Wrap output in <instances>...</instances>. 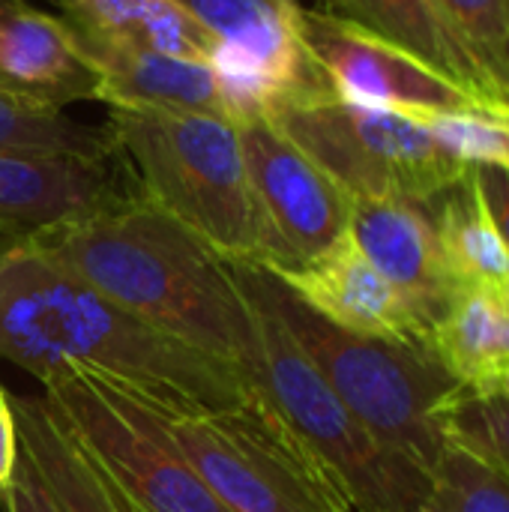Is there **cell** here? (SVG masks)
<instances>
[{"label":"cell","mask_w":509,"mask_h":512,"mask_svg":"<svg viewBox=\"0 0 509 512\" xmlns=\"http://www.w3.org/2000/svg\"><path fill=\"white\" fill-rule=\"evenodd\" d=\"M432 213L453 279L462 288L509 291V246L486 207L474 165L432 204Z\"/></svg>","instance_id":"21"},{"label":"cell","mask_w":509,"mask_h":512,"mask_svg":"<svg viewBox=\"0 0 509 512\" xmlns=\"http://www.w3.org/2000/svg\"><path fill=\"white\" fill-rule=\"evenodd\" d=\"M150 411L228 512H354L270 399L228 411Z\"/></svg>","instance_id":"5"},{"label":"cell","mask_w":509,"mask_h":512,"mask_svg":"<svg viewBox=\"0 0 509 512\" xmlns=\"http://www.w3.org/2000/svg\"><path fill=\"white\" fill-rule=\"evenodd\" d=\"M336 12L360 27L378 33L390 45L414 54L429 69L441 72L462 90H468L480 105L495 99L492 84L474 63V57L462 48V42L450 33L429 0H327Z\"/></svg>","instance_id":"19"},{"label":"cell","mask_w":509,"mask_h":512,"mask_svg":"<svg viewBox=\"0 0 509 512\" xmlns=\"http://www.w3.org/2000/svg\"><path fill=\"white\" fill-rule=\"evenodd\" d=\"M255 204L267 231V270H294L348 234L354 198L264 114L240 123Z\"/></svg>","instance_id":"9"},{"label":"cell","mask_w":509,"mask_h":512,"mask_svg":"<svg viewBox=\"0 0 509 512\" xmlns=\"http://www.w3.org/2000/svg\"><path fill=\"white\" fill-rule=\"evenodd\" d=\"M303 45L327 78L330 90L348 102L405 114H432L480 105L468 90L390 45L378 33L327 9L300 12Z\"/></svg>","instance_id":"11"},{"label":"cell","mask_w":509,"mask_h":512,"mask_svg":"<svg viewBox=\"0 0 509 512\" xmlns=\"http://www.w3.org/2000/svg\"><path fill=\"white\" fill-rule=\"evenodd\" d=\"M429 348L468 396L509 393V291L459 288Z\"/></svg>","instance_id":"17"},{"label":"cell","mask_w":509,"mask_h":512,"mask_svg":"<svg viewBox=\"0 0 509 512\" xmlns=\"http://www.w3.org/2000/svg\"><path fill=\"white\" fill-rule=\"evenodd\" d=\"M0 360L33 378L90 372L156 411L267 399L240 369L117 306L27 240L0 249Z\"/></svg>","instance_id":"1"},{"label":"cell","mask_w":509,"mask_h":512,"mask_svg":"<svg viewBox=\"0 0 509 512\" xmlns=\"http://www.w3.org/2000/svg\"><path fill=\"white\" fill-rule=\"evenodd\" d=\"M3 501H6V512H57L21 444H18V459H15L12 477L3 489Z\"/></svg>","instance_id":"26"},{"label":"cell","mask_w":509,"mask_h":512,"mask_svg":"<svg viewBox=\"0 0 509 512\" xmlns=\"http://www.w3.org/2000/svg\"><path fill=\"white\" fill-rule=\"evenodd\" d=\"M237 264L366 432L429 477L450 444L438 414L462 393L432 348L348 333L312 312L267 267Z\"/></svg>","instance_id":"3"},{"label":"cell","mask_w":509,"mask_h":512,"mask_svg":"<svg viewBox=\"0 0 509 512\" xmlns=\"http://www.w3.org/2000/svg\"><path fill=\"white\" fill-rule=\"evenodd\" d=\"M480 192L486 198V207L509 246V171L507 168H495V165H474Z\"/></svg>","instance_id":"27"},{"label":"cell","mask_w":509,"mask_h":512,"mask_svg":"<svg viewBox=\"0 0 509 512\" xmlns=\"http://www.w3.org/2000/svg\"><path fill=\"white\" fill-rule=\"evenodd\" d=\"M222 51V72L261 114L276 102L333 93L303 45L300 0H174Z\"/></svg>","instance_id":"10"},{"label":"cell","mask_w":509,"mask_h":512,"mask_svg":"<svg viewBox=\"0 0 509 512\" xmlns=\"http://www.w3.org/2000/svg\"><path fill=\"white\" fill-rule=\"evenodd\" d=\"M420 512H509V477L480 456L447 444L429 474Z\"/></svg>","instance_id":"23"},{"label":"cell","mask_w":509,"mask_h":512,"mask_svg":"<svg viewBox=\"0 0 509 512\" xmlns=\"http://www.w3.org/2000/svg\"><path fill=\"white\" fill-rule=\"evenodd\" d=\"M348 234L432 336L462 288L447 267L432 207L405 198H354Z\"/></svg>","instance_id":"14"},{"label":"cell","mask_w":509,"mask_h":512,"mask_svg":"<svg viewBox=\"0 0 509 512\" xmlns=\"http://www.w3.org/2000/svg\"><path fill=\"white\" fill-rule=\"evenodd\" d=\"M15 459H18V432H15L12 396H6V390L0 387V492L12 477Z\"/></svg>","instance_id":"28"},{"label":"cell","mask_w":509,"mask_h":512,"mask_svg":"<svg viewBox=\"0 0 509 512\" xmlns=\"http://www.w3.org/2000/svg\"><path fill=\"white\" fill-rule=\"evenodd\" d=\"M495 102H498V99H495ZM498 105H504V102H498ZM504 108H507V105H504ZM507 111H509V108H507Z\"/></svg>","instance_id":"30"},{"label":"cell","mask_w":509,"mask_h":512,"mask_svg":"<svg viewBox=\"0 0 509 512\" xmlns=\"http://www.w3.org/2000/svg\"><path fill=\"white\" fill-rule=\"evenodd\" d=\"M75 30V27H72ZM78 33V30H75ZM81 51L99 75V102L111 108H162L243 123L261 108L216 63L153 48L81 36Z\"/></svg>","instance_id":"12"},{"label":"cell","mask_w":509,"mask_h":512,"mask_svg":"<svg viewBox=\"0 0 509 512\" xmlns=\"http://www.w3.org/2000/svg\"><path fill=\"white\" fill-rule=\"evenodd\" d=\"M450 444L480 456L509 477V393L468 396L456 393L438 414Z\"/></svg>","instance_id":"25"},{"label":"cell","mask_w":509,"mask_h":512,"mask_svg":"<svg viewBox=\"0 0 509 512\" xmlns=\"http://www.w3.org/2000/svg\"><path fill=\"white\" fill-rule=\"evenodd\" d=\"M141 195L117 153L108 162L0 150V249Z\"/></svg>","instance_id":"13"},{"label":"cell","mask_w":509,"mask_h":512,"mask_svg":"<svg viewBox=\"0 0 509 512\" xmlns=\"http://www.w3.org/2000/svg\"><path fill=\"white\" fill-rule=\"evenodd\" d=\"M12 414L18 444L30 456L57 512H132L120 489L42 396H15Z\"/></svg>","instance_id":"18"},{"label":"cell","mask_w":509,"mask_h":512,"mask_svg":"<svg viewBox=\"0 0 509 512\" xmlns=\"http://www.w3.org/2000/svg\"><path fill=\"white\" fill-rule=\"evenodd\" d=\"M0 93L30 108L63 111L99 102V75L69 21L27 0H0Z\"/></svg>","instance_id":"16"},{"label":"cell","mask_w":509,"mask_h":512,"mask_svg":"<svg viewBox=\"0 0 509 512\" xmlns=\"http://www.w3.org/2000/svg\"><path fill=\"white\" fill-rule=\"evenodd\" d=\"M507 60H509V57H507ZM504 90H507V87H504Z\"/></svg>","instance_id":"31"},{"label":"cell","mask_w":509,"mask_h":512,"mask_svg":"<svg viewBox=\"0 0 509 512\" xmlns=\"http://www.w3.org/2000/svg\"><path fill=\"white\" fill-rule=\"evenodd\" d=\"M270 273L312 312L348 333L429 348V330L423 321L357 249L351 234L339 237L327 252L294 270Z\"/></svg>","instance_id":"15"},{"label":"cell","mask_w":509,"mask_h":512,"mask_svg":"<svg viewBox=\"0 0 509 512\" xmlns=\"http://www.w3.org/2000/svg\"><path fill=\"white\" fill-rule=\"evenodd\" d=\"M48 408L72 429L132 512H228L147 405L75 369L39 378Z\"/></svg>","instance_id":"8"},{"label":"cell","mask_w":509,"mask_h":512,"mask_svg":"<svg viewBox=\"0 0 509 512\" xmlns=\"http://www.w3.org/2000/svg\"><path fill=\"white\" fill-rule=\"evenodd\" d=\"M108 132L138 192L228 261L264 264L267 231L240 123L162 108H111Z\"/></svg>","instance_id":"4"},{"label":"cell","mask_w":509,"mask_h":512,"mask_svg":"<svg viewBox=\"0 0 509 512\" xmlns=\"http://www.w3.org/2000/svg\"><path fill=\"white\" fill-rule=\"evenodd\" d=\"M234 264L237 282L255 306L261 339V384L267 399L300 435V441L333 474L354 512H420L429 477L381 447L366 426L342 405L315 363L288 333L273 306Z\"/></svg>","instance_id":"6"},{"label":"cell","mask_w":509,"mask_h":512,"mask_svg":"<svg viewBox=\"0 0 509 512\" xmlns=\"http://www.w3.org/2000/svg\"><path fill=\"white\" fill-rule=\"evenodd\" d=\"M474 57L495 96L509 87V0H429Z\"/></svg>","instance_id":"24"},{"label":"cell","mask_w":509,"mask_h":512,"mask_svg":"<svg viewBox=\"0 0 509 512\" xmlns=\"http://www.w3.org/2000/svg\"><path fill=\"white\" fill-rule=\"evenodd\" d=\"M495 99H498V102H504V105L509 108V87H507V90H501V93H498Z\"/></svg>","instance_id":"29"},{"label":"cell","mask_w":509,"mask_h":512,"mask_svg":"<svg viewBox=\"0 0 509 512\" xmlns=\"http://www.w3.org/2000/svg\"><path fill=\"white\" fill-rule=\"evenodd\" d=\"M66 21L90 39L153 48L222 66L219 42L174 0H57Z\"/></svg>","instance_id":"20"},{"label":"cell","mask_w":509,"mask_h":512,"mask_svg":"<svg viewBox=\"0 0 509 512\" xmlns=\"http://www.w3.org/2000/svg\"><path fill=\"white\" fill-rule=\"evenodd\" d=\"M264 117L351 198H405L432 207L471 171L417 114L327 93L276 102Z\"/></svg>","instance_id":"7"},{"label":"cell","mask_w":509,"mask_h":512,"mask_svg":"<svg viewBox=\"0 0 509 512\" xmlns=\"http://www.w3.org/2000/svg\"><path fill=\"white\" fill-rule=\"evenodd\" d=\"M27 243L117 306L240 369L264 390L258 318L234 264L144 195L45 228Z\"/></svg>","instance_id":"2"},{"label":"cell","mask_w":509,"mask_h":512,"mask_svg":"<svg viewBox=\"0 0 509 512\" xmlns=\"http://www.w3.org/2000/svg\"><path fill=\"white\" fill-rule=\"evenodd\" d=\"M0 150L108 162L117 156L108 126H84L63 111H42L0 93Z\"/></svg>","instance_id":"22"}]
</instances>
